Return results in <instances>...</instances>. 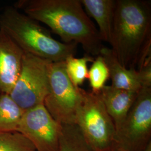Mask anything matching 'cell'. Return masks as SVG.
Instances as JSON below:
<instances>
[{
    "label": "cell",
    "instance_id": "obj_1",
    "mask_svg": "<svg viewBox=\"0 0 151 151\" xmlns=\"http://www.w3.org/2000/svg\"><path fill=\"white\" fill-rule=\"evenodd\" d=\"M14 7L48 26L65 43L80 44L88 55L97 57L104 47L80 0H19Z\"/></svg>",
    "mask_w": 151,
    "mask_h": 151
},
{
    "label": "cell",
    "instance_id": "obj_2",
    "mask_svg": "<svg viewBox=\"0 0 151 151\" xmlns=\"http://www.w3.org/2000/svg\"><path fill=\"white\" fill-rule=\"evenodd\" d=\"M110 45L119 63L137 70L151 54V1L116 0Z\"/></svg>",
    "mask_w": 151,
    "mask_h": 151
},
{
    "label": "cell",
    "instance_id": "obj_3",
    "mask_svg": "<svg viewBox=\"0 0 151 151\" xmlns=\"http://www.w3.org/2000/svg\"><path fill=\"white\" fill-rule=\"evenodd\" d=\"M0 30L24 53L51 62H64L77 52V44L55 40L39 22L14 7L6 8L0 14Z\"/></svg>",
    "mask_w": 151,
    "mask_h": 151
},
{
    "label": "cell",
    "instance_id": "obj_4",
    "mask_svg": "<svg viewBox=\"0 0 151 151\" xmlns=\"http://www.w3.org/2000/svg\"><path fill=\"white\" fill-rule=\"evenodd\" d=\"M75 125L92 151H105L115 145L113 121L98 95L83 89Z\"/></svg>",
    "mask_w": 151,
    "mask_h": 151
},
{
    "label": "cell",
    "instance_id": "obj_5",
    "mask_svg": "<svg viewBox=\"0 0 151 151\" xmlns=\"http://www.w3.org/2000/svg\"><path fill=\"white\" fill-rule=\"evenodd\" d=\"M50 63L24 52L19 75L9 94L24 111L44 104L50 88Z\"/></svg>",
    "mask_w": 151,
    "mask_h": 151
},
{
    "label": "cell",
    "instance_id": "obj_6",
    "mask_svg": "<svg viewBox=\"0 0 151 151\" xmlns=\"http://www.w3.org/2000/svg\"><path fill=\"white\" fill-rule=\"evenodd\" d=\"M49 83V92L44 100V106L60 124H75L83 89L76 87L71 82L65 70V61L50 63Z\"/></svg>",
    "mask_w": 151,
    "mask_h": 151
},
{
    "label": "cell",
    "instance_id": "obj_7",
    "mask_svg": "<svg viewBox=\"0 0 151 151\" xmlns=\"http://www.w3.org/2000/svg\"><path fill=\"white\" fill-rule=\"evenodd\" d=\"M151 87L138 92L124 122L116 133L115 145L124 151H143L151 141Z\"/></svg>",
    "mask_w": 151,
    "mask_h": 151
},
{
    "label": "cell",
    "instance_id": "obj_8",
    "mask_svg": "<svg viewBox=\"0 0 151 151\" xmlns=\"http://www.w3.org/2000/svg\"><path fill=\"white\" fill-rule=\"evenodd\" d=\"M62 125L41 104L24 111L16 131L32 142L37 151H58Z\"/></svg>",
    "mask_w": 151,
    "mask_h": 151
},
{
    "label": "cell",
    "instance_id": "obj_9",
    "mask_svg": "<svg viewBox=\"0 0 151 151\" xmlns=\"http://www.w3.org/2000/svg\"><path fill=\"white\" fill-rule=\"evenodd\" d=\"M24 52L0 30V93L9 94L19 75Z\"/></svg>",
    "mask_w": 151,
    "mask_h": 151
},
{
    "label": "cell",
    "instance_id": "obj_10",
    "mask_svg": "<svg viewBox=\"0 0 151 151\" xmlns=\"http://www.w3.org/2000/svg\"><path fill=\"white\" fill-rule=\"evenodd\" d=\"M138 92L105 86L97 95L101 99L109 115L118 130L135 101Z\"/></svg>",
    "mask_w": 151,
    "mask_h": 151
},
{
    "label": "cell",
    "instance_id": "obj_11",
    "mask_svg": "<svg viewBox=\"0 0 151 151\" xmlns=\"http://www.w3.org/2000/svg\"><path fill=\"white\" fill-rule=\"evenodd\" d=\"M99 55L103 57L108 67L112 86L136 92L145 87L139 72L124 67L119 63L111 49L104 47Z\"/></svg>",
    "mask_w": 151,
    "mask_h": 151
},
{
    "label": "cell",
    "instance_id": "obj_12",
    "mask_svg": "<svg viewBox=\"0 0 151 151\" xmlns=\"http://www.w3.org/2000/svg\"><path fill=\"white\" fill-rule=\"evenodd\" d=\"M80 2L87 14L96 22L103 42L110 43L116 0H80Z\"/></svg>",
    "mask_w": 151,
    "mask_h": 151
},
{
    "label": "cell",
    "instance_id": "obj_13",
    "mask_svg": "<svg viewBox=\"0 0 151 151\" xmlns=\"http://www.w3.org/2000/svg\"><path fill=\"white\" fill-rule=\"evenodd\" d=\"M24 112L9 94H0V131H16Z\"/></svg>",
    "mask_w": 151,
    "mask_h": 151
},
{
    "label": "cell",
    "instance_id": "obj_14",
    "mask_svg": "<svg viewBox=\"0 0 151 151\" xmlns=\"http://www.w3.org/2000/svg\"><path fill=\"white\" fill-rule=\"evenodd\" d=\"M58 151H92L75 124L62 125Z\"/></svg>",
    "mask_w": 151,
    "mask_h": 151
},
{
    "label": "cell",
    "instance_id": "obj_15",
    "mask_svg": "<svg viewBox=\"0 0 151 151\" xmlns=\"http://www.w3.org/2000/svg\"><path fill=\"white\" fill-rule=\"evenodd\" d=\"M93 60V57L86 55L82 58H75L72 56L65 60L67 74L75 86L79 87L88 78L87 64Z\"/></svg>",
    "mask_w": 151,
    "mask_h": 151
},
{
    "label": "cell",
    "instance_id": "obj_16",
    "mask_svg": "<svg viewBox=\"0 0 151 151\" xmlns=\"http://www.w3.org/2000/svg\"><path fill=\"white\" fill-rule=\"evenodd\" d=\"M0 151H37L31 142L17 131H0Z\"/></svg>",
    "mask_w": 151,
    "mask_h": 151
},
{
    "label": "cell",
    "instance_id": "obj_17",
    "mask_svg": "<svg viewBox=\"0 0 151 151\" xmlns=\"http://www.w3.org/2000/svg\"><path fill=\"white\" fill-rule=\"evenodd\" d=\"M109 78L108 67L103 57L99 55L93 60V63L88 72V79L91 87V91L96 94L105 86Z\"/></svg>",
    "mask_w": 151,
    "mask_h": 151
},
{
    "label": "cell",
    "instance_id": "obj_18",
    "mask_svg": "<svg viewBox=\"0 0 151 151\" xmlns=\"http://www.w3.org/2000/svg\"><path fill=\"white\" fill-rule=\"evenodd\" d=\"M124 151L123 150H122L121 148H119L118 146H116V145H115V146H113L112 148H111L110 149H109V150H106V151Z\"/></svg>",
    "mask_w": 151,
    "mask_h": 151
},
{
    "label": "cell",
    "instance_id": "obj_19",
    "mask_svg": "<svg viewBox=\"0 0 151 151\" xmlns=\"http://www.w3.org/2000/svg\"><path fill=\"white\" fill-rule=\"evenodd\" d=\"M143 151H151V141L148 143Z\"/></svg>",
    "mask_w": 151,
    "mask_h": 151
}]
</instances>
